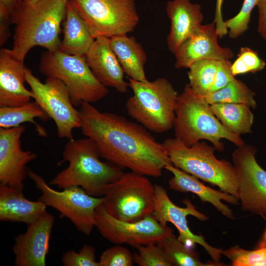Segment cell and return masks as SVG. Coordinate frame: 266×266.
Wrapping results in <instances>:
<instances>
[{"mask_svg": "<svg viewBox=\"0 0 266 266\" xmlns=\"http://www.w3.org/2000/svg\"><path fill=\"white\" fill-rule=\"evenodd\" d=\"M82 133L95 143L100 157L122 168L158 177L172 165L163 144L143 126L118 114L99 110L91 103L79 106Z\"/></svg>", "mask_w": 266, "mask_h": 266, "instance_id": "1", "label": "cell"}, {"mask_svg": "<svg viewBox=\"0 0 266 266\" xmlns=\"http://www.w3.org/2000/svg\"><path fill=\"white\" fill-rule=\"evenodd\" d=\"M95 142L90 138L69 140L63 152V159L58 165L67 162V166L50 182V186L63 189L79 186L88 194L102 197L109 184L124 173L122 168L109 161L103 162Z\"/></svg>", "mask_w": 266, "mask_h": 266, "instance_id": "2", "label": "cell"}, {"mask_svg": "<svg viewBox=\"0 0 266 266\" xmlns=\"http://www.w3.org/2000/svg\"><path fill=\"white\" fill-rule=\"evenodd\" d=\"M68 0L22 3L11 19L15 25L11 50L17 58L24 61L29 51L35 46L48 51L59 49L61 26Z\"/></svg>", "mask_w": 266, "mask_h": 266, "instance_id": "3", "label": "cell"}, {"mask_svg": "<svg viewBox=\"0 0 266 266\" xmlns=\"http://www.w3.org/2000/svg\"><path fill=\"white\" fill-rule=\"evenodd\" d=\"M173 127L175 137L189 146L206 140L215 150L223 151L222 139L237 147L244 144L241 135L228 130L214 115L205 98L195 92L189 83L178 95Z\"/></svg>", "mask_w": 266, "mask_h": 266, "instance_id": "4", "label": "cell"}, {"mask_svg": "<svg viewBox=\"0 0 266 266\" xmlns=\"http://www.w3.org/2000/svg\"><path fill=\"white\" fill-rule=\"evenodd\" d=\"M133 92L126 103L128 114L150 131L162 133L174 126L178 94L166 78L139 81L129 78Z\"/></svg>", "mask_w": 266, "mask_h": 266, "instance_id": "5", "label": "cell"}, {"mask_svg": "<svg viewBox=\"0 0 266 266\" xmlns=\"http://www.w3.org/2000/svg\"><path fill=\"white\" fill-rule=\"evenodd\" d=\"M162 144L173 166L238 199L235 168L229 162L216 158L213 146L199 141L189 146L175 137Z\"/></svg>", "mask_w": 266, "mask_h": 266, "instance_id": "6", "label": "cell"}, {"mask_svg": "<svg viewBox=\"0 0 266 266\" xmlns=\"http://www.w3.org/2000/svg\"><path fill=\"white\" fill-rule=\"evenodd\" d=\"M39 70L46 77L58 78L64 83L75 106L83 102H97L109 93L93 73L85 56L70 55L59 49L47 50L41 56Z\"/></svg>", "mask_w": 266, "mask_h": 266, "instance_id": "7", "label": "cell"}, {"mask_svg": "<svg viewBox=\"0 0 266 266\" xmlns=\"http://www.w3.org/2000/svg\"><path fill=\"white\" fill-rule=\"evenodd\" d=\"M105 210L115 218L135 222L152 214L155 190L149 179L133 171L124 173L103 192Z\"/></svg>", "mask_w": 266, "mask_h": 266, "instance_id": "8", "label": "cell"}, {"mask_svg": "<svg viewBox=\"0 0 266 266\" xmlns=\"http://www.w3.org/2000/svg\"><path fill=\"white\" fill-rule=\"evenodd\" d=\"M95 39L128 34L139 22L135 0H69Z\"/></svg>", "mask_w": 266, "mask_h": 266, "instance_id": "9", "label": "cell"}, {"mask_svg": "<svg viewBox=\"0 0 266 266\" xmlns=\"http://www.w3.org/2000/svg\"><path fill=\"white\" fill-rule=\"evenodd\" d=\"M28 176L41 193L39 200L69 219L79 232L88 236L91 234L96 227V209L102 203L103 197L91 196L79 186L56 191L41 175L30 169Z\"/></svg>", "mask_w": 266, "mask_h": 266, "instance_id": "10", "label": "cell"}, {"mask_svg": "<svg viewBox=\"0 0 266 266\" xmlns=\"http://www.w3.org/2000/svg\"><path fill=\"white\" fill-rule=\"evenodd\" d=\"M26 82L31 88L33 99L55 122L58 136L73 139V130L80 127V113L64 83L53 77H47L45 82H41L28 68Z\"/></svg>", "mask_w": 266, "mask_h": 266, "instance_id": "11", "label": "cell"}, {"mask_svg": "<svg viewBox=\"0 0 266 266\" xmlns=\"http://www.w3.org/2000/svg\"><path fill=\"white\" fill-rule=\"evenodd\" d=\"M96 227L110 242L134 247L157 243L164 238L174 235L172 229L161 224L153 214L138 221H123L110 215L102 204L96 209Z\"/></svg>", "mask_w": 266, "mask_h": 266, "instance_id": "12", "label": "cell"}, {"mask_svg": "<svg viewBox=\"0 0 266 266\" xmlns=\"http://www.w3.org/2000/svg\"><path fill=\"white\" fill-rule=\"evenodd\" d=\"M256 153L254 147L245 144L232 153L238 199L242 210L266 215V171L256 161Z\"/></svg>", "mask_w": 266, "mask_h": 266, "instance_id": "13", "label": "cell"}, {"mask_svg": "<svg viewBox=\"0 0 266 266\" xmlns=\"http://www.w3.org/2000/svg\"><path fill=\"white\" fill-rule=\"evenodd\" d=\"M155 190L154 209L152 214L159 222L163 225H166L167 222L172 223L178 231L177 238L180 241L191 248L196 244L202 246L213 261L219 262L223 250L212 247L202 236L193 233L190 230L186 218L187 215H191L200 221H205L208 220V217L198 211L188 199L182 201L185 207H179L170 200L162 186L155 184Z\"/></svg>", "mask_w": 266, "mask_h": 266, "instance_id": "14", "label": "cell"}, {"mask_svg": "<svg viewBox=\"0 0 266 266\" xmlns=\"http://www.w3.org/2000/svg\"><path fill=\"white\" fill-rule=\"evenodd\" d=\"M26 130L22 125L0 128V184L24 188L23 182L28 176L26 165L37 157L32 151L21 148V138Z\"/></svg>", "mask_w": 266, "mask_h": 266, "instance_id": "15", "label": "cell"}, {"mask_svg": "<svg viewBox=\"0 0 266 266\" xmlns=\"http://www.w3.org/2000/svg\"><path fill=\"white\" fill-rule=\"evenodd\" d=\"M55 218L47 211L15 237L13 252L16 266H45Z\"/></svg>", "mask_w": 266, "mask_h": 266, "instance_id": "16", "label": "cell"}, {"mask_svg": "<svg viewBox=\"0 0 266 266\" xmlns=\"http://www.w3.org/2000/svg\"><path fill=\"white\" fill-rule=\"evenodd\" d=\"M215 24L214 21L198 29L175 53V67L189 68L194 63L204 59L230 60L233 56L229 47H221L218 43Z\"/></svg>", "mask_w": 266, "mask_h": 266, "instance_id": "17", "label": "cell"}, {"mask_svg": "<svg viewBox=\"0 0 266 266\" xmlns=\"http://www.w3.org/2000/svg\"><path fill=\"white\" fill-rule=\"evenodd\" d=\"M27 68L11 49L0 51V107L23 105L33 99L25 86Z\"/></svg>", "mask_w": 266, "mask_h": 266, "instance_id": "18", "label": "cell"}, {"mask_svg": "<svg viewBox=\"0 0 266 266\" xmlns=\"http://www.w3.org/2000/svg\"><path fill=\"white\" fill-rule=\"evenodd\" d=\"M85 58L93 73L103 85L121 93L127 92L129 84L124 79V71L111 47L110 38H96Z\"/></svg>", "mask_w": 266, "mask_h": 266, "instance_id": "19", "label": "cell"}, {"mask_svg": "<svg viewBox=\"0 0 266 266\" xmlns=\"http://www.w3.org/2000/svg\"><path fill=\"white\" fill-rule=\"evenodd\" d=\"M170 21L167 37L168 50L175 54L179 47L201 25L203 15L201 6L190 0H172L166 8Z\"/></svg>", "mask_w": 266, "mask_h": 266, "instance_id": "20", "label": "cell"}, {"mask_svg": "<svg viewBox=\"0 0 266 266\" xmlns=\"http://www.w3.org/2000/svg\"><path fill=\"white\" fill-rule=\"evenodd\" d=\"M165 169L173 174L168 182L170 189L182 193H194L198 196L202 202L210 203L226 217L234 219L233 211L222 200L237 205L239 201L237 198L221 190H216L205 186L199 178L173 165L166 166Z\"/></svg>", "mask_w": 266, "mask_h": 266, "instance_id": "21", "label": "cell"}, {"mask_svg": "<svg viewBox=\"0 0 266 266\" xmlns=\"http://www.w3.org/2000/svg\"><path fill=\"white\" fill-rule=\"evenodd\" d=\"M23 189L0 184V221L21 222L27 226L38 220L47 205L41 200H28Z\"/></svg>", "mask_w": 266, "mask_h": 266, "instance_id": "22", "label": "cell"}, {"mask_svg": "<svg viewBox=\"0 0 266 266\" xmlns=\"http://www.w3.org/2000/svg\"><path fill=\"white\" fill-rule=\"evenodd\" d=\"M110 42L124 73L133 80L148 81L144 69L146 54L135 38L127 34L118 35L110 38Z\"/></svg>", "mask_w": 266, "mask_h": 266, "instance_id": "23", "label": "cell"}, {"mask_svg": "<svg viewBox=\"0 0 266 266\" xmlns=\"http://www.w3.org/2000/svg\"><path fill=\"white\" fill-rule=\"evenodd\" d=\"M63 22L64 36L59 49L70 55L85 56L95 38L69 0Z\"/></svg>", "mask_w": 266, "mask_h": 266, "instance_id": "24", "label": "cell"}, {"mask_svg": "<svg viewBox=\"0 0 266 266\" xmlns=\"http://www.w3.org/2000/svg\"><path fill=\"white\" fill-rule=\"evenodd\" d=\"M214 115L229 131L239 135L252 132L254 115L248 105L242 103L210 104Z\"/></svg>", "mask_w": 266, "mask_h": 266, "instance_id": "25", "label": "cell"}, {"mask_svg": "<svg viewBox=\"0 0 266 266\" xmlns=\"http://www.w3.org/2000/svg\"><path fill=\"white\" fill-rule=\"evenodd\" d=\"M46 121L49 117L35 101H29L16 106L0 107V127L10 128L21 125L24 123L33 124L39 135L46 137L45 129L36 123L35 119Z\"/></svg>", "mask_w": 266, "mask_h": 266, "instance_id": "26", "label": "cell"}, {"mask_svg": "<svg viewBox=\"0 0 266 266\" xmlns=\"http://www.w3.org/2000/svg\"><path fill=\"white\" fill-rule=\"evenodd\" d=\"M166 257L175 266H223L220 262H201L199 255L180 241L175 235L167 237L157 243Z\"/></svg>", "mask_w": 266, "mask_h": 266, "instance_id": "27", "label": "cell"}, {"mask_svg": "<svg viewBox=\"0 0 266 266\" xmlns=\"http://www.w3.org/2000/svg\"><path fill=\"white\" fill-rule=\"evenodd\" d=\"M255 93L242 81L234 79L223 88L208 94L204 98L209 104L218 103H242L256 107Z\"/></svg>", "mask_w": 266, "mask_h": 266, "instance_id": "28", "label": "cell"}, {"mask_svg": "<svg viewBox=\"0 0 266 266\" xmlns=\"http://www.w3.org/2000/svg\"><path fill=\"white\" fill-rule=\"evenodd\" d=\"M219 60L204 59L192 64L188 72L189 84L199 95L205 97L213 83Z\"/></svg>", "mask_w": 266, "mask_h": 266, "instance_id": "29", "label": "cell"}, {"mask_svg": "<svg viewBox=\"0 0 266 266\" xmlns=\"http://www.w3.org/2000/svg\"><path fill=\"white\" fill-rule=\"evenodd\" d=\"M222 254L231 261L233 266H266V247L249 251L235 246L223 250Z\"/></svg>", "mask_w": 266, "mask_h": 266, "instance_id": "30", "label": "cell"}, {"mask_svg": "<svg viewBox=\"0 0 266 266\" xmlns=\"http://www.w3.org/2000/svg\"><path fill=\"white\" fill-rule=\"evenodd\" d=\"M266 64L260 58L258 53L247 47H242L236 59L232 64L231 71L233 75L255 73L264 69Z\"/></svg>", "mask_w": 266, "mask_h": 266, "instance_id": "31", "label": "cell"}, {"mask_svg": "<svg viewBox=\"0 0 266 266\" xmlns=\"http://www.w3.org/2000/svg\"><path fill=\"white\" fill-rule=\"evenodd\" d=\"M137 253L133 254V261L139 266H172L162 249L157 243L134 247Z\"/></svg>", "mask_w": 266, "mask_h": 266, "instance_id": "32", "label": "cell"}, {"mask_svg": "<svg viewBox=\"0 0 266 266\" xmlns=\"http://www.w3.org/2000/svg\"><path fill=\"white\" fill-rule=\"evenodd\" d=\"M258 0H244L239 12L235 16L225 21L230 38H236L248 29L251 12L257 5Z\"/></svg>", "mask_w": 266, "mask_h": 266, "instance_id": "33", "label": "cell"}, {"mask_svg": "<svg viewBox=\"0 0 266 266\" xmlns=\"http://www.w3.org/2000/svg\"><path fill=\"white\" fill-rule=\"evenodd\" d=\"M61 261L65 266H100L96 260L95 248L84 244L77 252L71 249L65 252Z\"/></svg>", "mask_w": 266, "mask_h": 266, "instance_id": "34", "label": "cell"}, {"mask_svg": "<svg viewBox=\"0 0 266 266\" xmlns=\"http://www.w3.org/2000/svg\"><path fill=\"white\" fill-rule=\"evenodd\" d=\"M100 266H132L133 255L127 248L121 245L105 250L99 261Z\"/></svg>", "mask_w": 266, "mask_h": 266, "instance_id": "35", "label": "cell"}, {"mask_svg": "<svg viewBox=\"0 0 266 266\" xmlns=\"http://www.w3.org/2000/svg\"><path fill=\"white\" fill-rule=\"evenodd\" d=\"M232 64L230 60L219 61L214 81L209 93L223 88L235 79L231 71Z\"/></svg>", "mask_w": 266, "mask_h": 266, "instance_id": "36", "label": "cell"}, {"mask_svg": "<svg viewBox=\"0 0 266 266\" xmlns=\"http://www.w3.org/2000/svg\"><path fill=\"white\" fill-rule=\"evenodd\" d=\"M23 0H0V22L11 23V19Z\"/></svg>", "mask_w": 266, "mask_h": 266, "instance_id": "37", "label": "cell"}, {"mask_svg": "<svg viewBox=\"0 0 266 266\" xmlns=\"http://www.w3.org/2000/svg\"><path fill=\"white\" fill-rule=\"evenodd\" d=\"M224 0H216L214 22L215 24L216 30L219 37L222 38L228 34V31L226 27L225 21L223 19L222 7Z\"/></svg>", "mask_w": 266, "mask_h": 266, "instance_id": "38", "label": "cell"}, {"mask_svg": "<svg viewBox=\"0 0 266 266\" xmlns=\"http://www.w3.org/2000/svg\"><path fill=\"white\" fill-rule=\"evenodd\" d=\"M257 6L259 12L258 31L266 41V0H259Z\"/></svg>", "mask_w": 266, "mask_h": 266, "instance_id": "39", "label": "cell"}, {"mask_svg": "<svg viewBox=\"0 0 266 266\" xmlns=\"http://www.w3.org/2000/svg\"><path fill=\"white\" fill-rule=\"evenodd\" d=\"M260 247H266V231L264 233L263 239L260 244Z\"/></svg>", "mask_w": 266, "mask_h": 266, "instance_id": "40", "label": "cell"}, {"mask_svg": "<svg viewBox=\"0 0 266 266\" xmlns=\"http://www.w3.org/2000/svg\"><path fill=\"white\" fill-rule=\"evenodd\" d=\"M42 0H23V3L26 4H33Z\"/></svg>", "mask_w": 266, "mask_h": 266, "instance_id": "41", "label": "cell"}]
</instances>
